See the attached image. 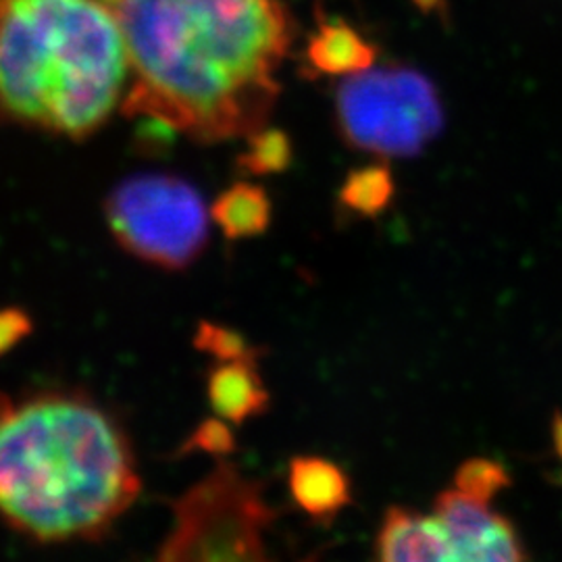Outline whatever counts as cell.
<instances>
[{
	"mask_svg": "<svg viewBox=\"0 0 562 562\" xmlns=\"http://www.w3.org/2000/svg\"><path fill=\"white\" fill-rule=\"evenodd\" d=\"M434 517L442 525L459 562L527 561L515 525L457 487L438 494Z\"/></svg>",
	"mask_w": 562,
	"mask_h": 562,
	"instance_id": "cell-7",
	"label": "cell"
},
{
	"mask_svg": "<svg viewBox=\"0 0 562 562\" xmlns=\"http://www.w3.org/2000/svg\"><path fill=\"white\" fill-rule=\"evenodd\" d=\"M340 136L352 148L411 159L442 134L446 115L438 88L413 67H371L346 76L336 90Z\"/></svg>",
	"mask_w": 562,
	"mask_h": 562,
	"instance_id": "cell-4",
	"label": "cell"
},
{
	"mask_svg": "<svg viewBox=\"0 0 562 562\" xmlns=\"http://www.w3.org/2000/svg\"><path fill=\"white\" fill-rule=\"evenodd\" d=\"M120 422L74 392H0V517L42 543L99 540L140 496Z\"/></svg>",
	"mask_w": 562,
	"mask_h": 562,
	"instance_id": "cell-2",
	"label": "cell"
},
{
	"mask_svg": "<svg viewBox=\"0 0 562 562\" xmlns=\"http://www.w3.org/2000/svg\"><path fill=\"white\" fill-rule=\"evenodd\" d=\"M292 155L294 148L290 136L265 125L248 136V148L238 157V167L250 176H273L290 167Z\"/></svg>",
	"mask_w": 562,
	"mask_h": 562,
	"instance_id": "cell-14",
	"label": "cell"
},
{
	"mask_svg": "<svg viewBox=\"0 0 562 562\" xmlns=\"http://www.w3.org/2000/svg\"><path fill=\"white\" fill-rule=\"evenodd\" d=\"M130 78L104 0H0V115L86 140L120 106Z\"/></svg>",
	"mask_w": 562,
	"mask_h": 562,
	"instance_id": "cell-3",
	"label": "cell"
},
{
	"mask_svg": "<svg viewBox=\"0 0 562 562\" xmlns=\"http://www.w3.org/2000/svg\"><path fill=\"white\" fill-rule=\"evenodd\" d=\"M104 220L123 250L178 271L201 257L213 217L190 181L171 173H140L113 188L104 202Z\"/></svg>",
	"mask_w": 562,
	"mask_h": 562,
	"instance_id": "cell-6",
	"label": "cell"
},
{
	"mask_svg": "<svg viewBox=\"0 0 562 562\" xmlns=\"http://www.w3.org/2000/svg\"><path fill=\"white\" fill-rule=\"evenodd\" d=\"M552 442H554V452L562 461V413L557 411L552 415Z\"/></svg>",
	"mask_w": 562,
	"mask_h": 562,
	"instance_id": "cell-20",
	"label": "cell"
},
{
	"mask_svg": "<svg viewBox=\"0 0 562 562\" xmlns=\"http://www.w3.org/2000/svg\"><path fill=\"white\" fill-rule=\"evenodd\" d=\"M375 554L383 562L454 561V550L438 519L423 517L404 506H390L375 540Z\"/></svg>",
	"mask_w": 562,
	"mask_h": 562,
	"instance_id": "cell-8",
	"label": "cell"
},
{
	"mask_svg": "<svg viewBox=\"0 0 562 562\" xmlns=\"http://www.w3.org/2000/svg\"><path fill=\"white\" fill-rule=\"evenodd\" d=\"M34 329L30 315L21 308H0V357L20 346Z\"/></svg>",
	"mask_w": 562,
	"mask_h": 562,
	"instance_id": "cell-18",
	"label": "cell"
},
{
	"mask_svg": "<svg viewBox=\"0 0 562 562\" xmlns=\"http://www.w3.org/2000/svg\"><path fill=\"white\" fill-rule=\"evenodd\" d=\"M510 485V473L503 462L475 457L462 462L454 473V487L464 496L490 504Z\"/></svg>",
	"mask_w": 562,
	"mask_h": 562,
	"instance_id": "cell-15",
	"label": "cell"
},
{
	"mask_svg": "<svg viewBox=\"0 0 562 562\" xmlns=\"http://www.w3.org/2000/svg\"><path fill=\"white\" fill-rule=\"evenodd\" d=\"M306 59L325 76H355L378 60V48L341 18L322 20L308 38Z\"/></svg>",
	"mask_w": 562,
	"mask_h": 562,
	"instance_id": "cell-11",
	"label": "cell"
},
{
	"mask_svg": "<svg viewBox=\"0 0 562 562\" xmlns=\"http://www.w3.org/2000/svg\"><path fill=\"white\" fill-rule=\"evenodd\" d=\"M288 485L292 501L315 521H329L352 503L348 475L340 464L323 457H294Z\"/></svg>",
	"mask_w": 562,
	"mask_h": 562,
	"instance_id": "cell-9",
	"label": "cell"
},
{
	"mask_svg": "<svg viewBox=\"0 0 562 562\" xmlns=\"http://www.w3.org/2000/svg\"><path fill=\"white\" fill-rule=\"evenodd\" d=\"M104 2L127 50V117L204 144L248 138L267 125L294 41L281 0Z\"/></svg>",
	"mask_w": 562,
	"mask_h": 562,
	"instance_id": "cell-1",
	"label": "cell"
},
{
	"mask_svg": "<svg viewBox=\"0 0 562 562\" xmlns=\"http://www.w3.org/2000/svg\"><path fill=\"white\" fill-rule=\"evenodd\" d=\"M173 522L157 559L180 561H265V531L276 510L261 483L232 462L220 464L171 504Z\"/></svg>",
	"mask_w": 562,
	"mask_h": 562,
	"instance_id": "cell-5",
	"label": "cell"
},
{
	"mask_svg": "<svg viewBox=\"0 0 562 562\" xmlns=\"http://www.w3.org/2000/svg\"><path fill=\"white\" fill-rule=\"evenodd\" d=\"M234 448H236V438L222 417L201 423L192 431L188 442L183 443V452H206L213 457H225L234 452Z\"/></svg>",
	"mask_w": 562,
	"mask_h": 562,
	"instance_id": "cell-17",
	"label": "cell"
},
{
	"mask_svg": "<svg viewBox=\"0 0 562 562\" xmlns=\"http://www.w3.org/2000/svg\"><path fill=\"white\" fill-rule=\"evenodd\" d=\"M396 196V181L387 162H373L348 171L338 192L341 209L359 217H380Z\"/></svg>",
	"mask_w": 562,
	"mask_h": 562,
	"instance_id": "cell-13",
	"label": "cell"
},
{
	"mask_svg": "<svg viewBox=\"0 0 562 562\" xmlns=\"http://www.w3.org/2000/svg\"><path fill=\"white\" fill-rule=\"evenodd\" d=\"M211 217L229 240L257 238L271 225V201L259 183L236 181L213 202Z\"/></svg>",
	"mask_w": 562,
	"mask_h": 562,
	"instance_id": "cell-12",
	"label": "cell"
},
{
	"mask_svg": "<svg viewBox=\"0 0 562 562\" xmlns=\"http://www.w3.org/2000/svg\"><path fill=\"white\" fill-rule=\"evenodd\" d=\"M194 346L213 355L217 361H259V350L244 340V336L217 323L202 322Z\"/></svg>",
	"mask_w": 562,
	"mask_h": 562,
	"instance_id": "cell-16",
	"label": "cell"
},
{
	"mask_svg": "<svg viewBox=\"0 0 562 562\" xmlns=\"http://www.w3.org/2000/svg\"><path fill=\"white\" fill-rule=\"evenodd\" d=\"M259 361H217L206 380L209 402L217 417L240 425L269 406V392L262 385Z\"/></svg>",
	"mask_w": 562,
	"mask_h": 562,
	"instance_id": "cell-10",
	"label": "cell"
},
{
	"mask_svg": "<svg viewBox=\"0 0 562 562\" xmlns=\"http://www.w3.org/2000/svg\"><path fill=\"white\" fill-rule=\"evenodd\" d=\"M423 15H440L448 13V0H411Z\"/></svg>",
	"mask_w": 562,
	"mask_h": 562,
	"instance_id": "cell-19",
	"label": "cell"
}]
</instances>
